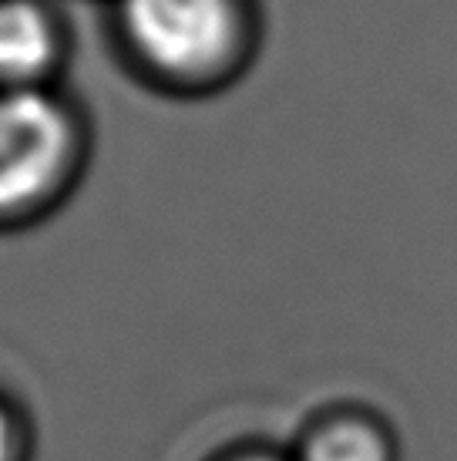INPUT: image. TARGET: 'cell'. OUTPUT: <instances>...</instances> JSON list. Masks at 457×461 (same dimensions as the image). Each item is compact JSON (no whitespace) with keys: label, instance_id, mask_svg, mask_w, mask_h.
I'll return each instance as SVG.
<instances>
[{"label":"cell","instance_id":"1","mask_svg":"<svg viewBox=\"0 0 457 461\" xmlns=\"http://www.w3.org/2000/svg\"><path fill=\"white\" fill-rule=\"evenodd\" d=\"M135 51L166 75H199L236 38L232 0H121Z\"/></svg>","mask_w":457,"mask_h":461},{"label":"cell","instance_id":"2","mask_svg":"<svg viewBox=\"0 0 457 461\" xmlns=\"http://www.w3.org/2000/svg\"><path fill=\"white\" fill-rule=\"evenodd\" d=\"M67 152V118L51 98L13 88L0 95V212L34 203Z\"/></svg>","mask_w":457,"mask_h":461},{"label":"cell","instance_id":"3","mask_svg":"<svg viewBox=\"0 0 457 461\" xmlns=\"http://www.w3.org/2000/svg\"><path fill=\"white\" fill-rule=\"evenodd\" d=\"M54 27L31 0H0V77H34L51 65Z\"/></svg>","mask_w":457,"mask_h":461},{"label":"cell","instance_id":"4","mask_svg":"<svg viewBox=\"0 0 457 461\" xmlns=\"http://www.w3.org/2000/svg\"><path fill=\"white\" fill-rule=\"evenodd\" d=\"M290 461H397L394 441L377 421L336 414L309 428Z\"/></svg>","mask_w":457,"mask_h":461},{"label":"cell","instance_id":"5","mask_svg":"<svg viewBox=\"0 0 457 461\" xmlns=\"http://www.w3.org/2000/svg\"><path fill=\"white\" fill-rule=\"evenodd\" d=\"M13 448H17V441H13V424L7 418V411L0 408V461H13Z\"/></svg>","mask_w":457,"mask_h":461},{"label":"cell","instance_id":"6","mask_svg":"<svg viewBox=\"0 0 457 461\" xmlns=\"http://www.w3.org/2000/svg\"><path fill=\"white\" fill-rule=\"evenodd\" d=\"M232 461H282L276 455H242V458H232Z\"/></svg>","mask_w":457,"mask_h":461}]
</instances>
